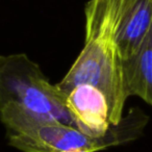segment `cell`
Wrapping results in <instances>:
<instances>
[{"label":"cell","mask_w":152,"mask_h":152,"mask_svg":"<svg viewBox=\"0 0 152 152\" xmlns=\"http://www.w3.org/2000/svg\"><path fill=\"white\" fill-rule=\"evenodd\" d=\"M7 103L44 120L74 126L66 95L25 53L0 55V105Z\"/></svg>","instance_id":"cell-3"},{"label":"cell","mask_w":152,"mask_h":152,"mask_svg":"<svg viewBox=\"0 0 152 152\" xmlns=\"http://www.w3.org/2000/svg\"><path fill=\"white\" fill-rule=\"evenodd\" d=\"M0 121L5 126L9 145L23 152H97L126 141L124 120L105 137H93L78 128L44 120L12 103L0 105Z\"/></svg>","instance_id":"cell-2"},{"label":"cell","mask_w":152,"mask_h":152,"mask_svg":"<svg viewBox=\"0 0 152 152\" xmlns=\"http://www.w3.org/2000/svg\"><path fill=\"white\" fill-rule=\"evenodd\" d=\"M126 3L127 0H90L87 3L85 46L57 83L65 95L81 83L101 90L107 100L112 125L123 120L128 98L118 48V31Z\"/></svg>","instance_id":"cell-1"},{"label":"cell","mask_w":152,"mask_h":152,"mask_svg":"<svg viewBox=\"0 0 152 152\" xmlns=\"http://www.w3.org/2000/svg\"><path fill=\"white\" fill-rule=\"evenodd\" d=\"M127 96H137L152 106V27L134 55L122 61Z\"/></svg>","instance_id":"cell-6"},{"label":"cell","mask_w":152,"mask_h":152,"mask_svg":"<svg viewBox=\"0 0 152 152\" xmlns=\"http://www.w3.org/2000/svg\"><path fill=\"white\" fill-rule=\"evenodd\" d=\"M152 27V0H127L118 31L122 61L137 53Z\"/></svg>","instance_id":"cell-5"},{"label":"cell","mask_w":152,"mask_h":152,"mask_svg":"<svg viewBox=\"0 0 152 152\" xmlns=\"http://www.w3.org/2000/svg\"><path fill=\"white\" fill-rule=\"evenodd\" d=\"M66 104L74 126L93 137H105L115 130L104 93L89 83H81L66 94Z\"/></svg>","instance_id":"cell-4"}]
</instances>
